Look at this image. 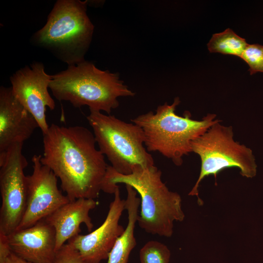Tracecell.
<instances>
[{
	"instance_id": "6da1fadb",
	"label": "cell",
	"mask_w": 263,
	"mask_h": 263,
	"mask_svg": "<svg viewBox=\"0 0 263 263\" xmlns=\"http://www.w3.org/2000/svg\"><path fill=\"white\" fill-rule=\"evenodd\" d=\"M43 135L41 163L59 179L70 201L97 198L108 165L96 149L94 133L83 126L52 123Z\"/></svg>"
},
{
	"instance_id": "7a4b0ae2",
	"label": "cell",
	"mask_w": 263,
	"mask_h": 263,
	"mask_svg": "<svg viewBox=\"0 0 263 263\" xmlns=\"http://www.w3.org/2000/svg\"><path fill=\"white\" fill-rule=\"evenodd\" d=\"M161 175L155 165L146 168L137 166L129 175L120 174L108 165L102 191L114 194L119 183L132 187L140 196L139 226L149 234L170 237L174 222H182L185 214L180 195L168 189Z\"/></svg>"
},
{
	"instance_id": "3957f363",
	"label": "cell",
	"mask_w": 263,
	"mask_h": 263,
	"mask_svg": "<svg viewBox=\"0 0 263 263\" xmlns=\"http://www.w3.org/2000/svg\"><path fill=\"white\" fill-rule=\"evenodd\" d=\"M49 84L54 96L69 101L75 108L88 106L90 111L110 114L119 105L118 98L135 94L124 84L118 73L102 71L84 60L55 75Z\"/></svg>"
},
{
	"instance_id": "277c9868",
	"label": "cell",
	"mask_w": 263,
	"mask_h": 263,
	"mask_svg": "<svg viewBox=\"0 0 263 263\" xmlns=\"http://www.w3.org/2000/svg\"><path fill=\"white\" fill-rule=\"evenodd\" d=\"M88 0H57L45 24L30 39L68 65L77 64L91 43L94 26L87 14Z\"/></svg>"
},
{
	"instance_id": "5b68a950",
	"label": "cell",
	"mask_w": 263,
	"mask_h": 263,
	"mask_svg": "<svg viewBox=\"0 0 263 263\" xmlns=\"http://www.w3.org/2000/svg\"><path fill=\"white\" fill-rule=\"evenodd\" d=\"M180 103L176 97L172 104L159 106L155 113L149 111L131 119L144 131L147 151L159 152L177 166L183 164L184 155L192 152V142L221 121L214 114H208L201 120L191 119L188 111L179 116L175 109Z\"/></svg>"
},
{
	"instance_id": "8992f818",
	"label": "cell",
	"mask_w": 263,
	"mask_h": 263,
	"mask_svg": "<svg viewBox=\"0 0 263 263\" xmlns=\"http://www.w3.org/2000/svg\"><path fill=\"white\" fill-rule=\"evenodd\" d=\"M90 111L87 119L99 150L117 172L129 175L137 166L146 168L154 166L153 157L143 146L145 136L140 127L114 115Z\"/></svg>"
},
{
	"instance_id": "52a82bcc",
	"label": "cell",
	"mask_w": 263,
	"mask_h": 263,
	"mask_svg": "<svg viewBox=\"0 0 263 263\" xmlns=\"http://www.w3.org/2000/svg\"><path fill=\"white\" fill-rule=\"evenodd\" d=\"M221 121L191 143L192 152L199 156L201 165L198 179L188 195L196 196L199 204H202L203 201L199 197L198 188L205 177L212 175L216 179L221 171L232 167L239 168L241 175L247 178H252L256 173L251 150L235 141L232 127L223 126Z\"/></svg>"
},
{
	"instance_id": "ba28073f",
	"label": "cell",
	"mask_w": 263,
	"mask_h": 263,
	"mask_svg": "<svg viewBox=\"0 0 263 263\" xmlns=\"http://www.w3.org/2000/svg\"><path fill=\"white\" fill-rule=\"evenodd\" d=\"M22 143H17L0 153V232L8 235L16 231L27 204L28 165L22 153Z\"/></svg>"
},
{
	"instance_id": "9c48e42d",
	"label": "cell",
	"mask_w": 263,
	"mask_h": 263,
	"mask_svg": "<svg viewBox=\"0 0 263 263\" xmlns=\"http://www.w3.org/2000/svg\"><path fill=\"white\" fill-rule=\"evenodd\" d=\"M41 156L34 155L32 158L33 172L27 176L26 207L17 230L36 225L70 201L58 188L57 177L41 163Z\"/></svg>"
},
{
	"instance_id": "30bf717a",
	"label": "cell",
	"mask_w": 263,
	"mask_h": 263,
	"mask_svg": "<svg viewBox=\"0 0 263 263\" xmlns=\"http://www.w3.org/2000/svg\"><path fill=\"white\" fill-rule=\"evenodd\" d=\"M52 78L45 72L43 64L38 61L19 69L10 77L15 96L36 119L43 134L49 128L47 108L53 110L56 106L48 91Z\"/></svg>"
},
{
	"instance_id": "8fae6325",
	"label": "cell",
	"mask_w": 263,
	"mask_h": 263,
	"mask_svg": "<svg viewBox=\"0 0 263 263\" xmlns=\"http://www.w3.org/2000/svg\"><path fill=\"white\" fill-rule=\"evenodd\" d=\"M113 194V200L102 225L86 235L78 234L68 242L77 250L86 263H100L108 259L115 242L124 231L119 222L126 209V201L121 198L119 187Z\"/></svg>"
},
{
	"instance_id": "7c38bea8",
	"label": "cell",
	"mask_w": 263,
	"mask_h": 263,
	"mask_svg": "<svg viewBox=\"0 0 263 263\" xmlns=\"http://www.w3.org/2000/svg\"><path fill=\"white\" fill-rule=\"evenodd\" d=\"M39 128L34 117L15 96L11 87H0V153L27 140Z\"/></svg>"
},
{
	"instance_id": "4fadbf2b",
	"label": "cell",
	"mask_w": 263,
	"mask_h": 263,
	"mask_svg": "<svg viewBox=\"0 0 263 263\" xmlns=\"http://www.w3.org/2000/svg\"><path fill=\"white\" fill-rule=\"evenodd\" d=\"M7 236L12 251L19 257L33 263H54L56 232L44 219Z\"/></svg>"
},
{
	"instance_id": "5bb4252c",
	"label": "cell",
	"mask_w": 263,
	"mask_h": 263,
	"mask_svg": "<svg viewBox=\"0 0 263 263\" xmlns=\"http://www.w3.org/2000/svg\"><path fill=\"white\" fill-rule=\"evenodd\" d=\"M97 205L98 202L92 199L70 201L44 219L55 229L56 252L66 241L80 234L82 224H85L88 231H92L94 224L89 213Z\"/></svg>"
},
{
	"instance_id": "9a60e30c",
	"label": "cell",
	"mask_w": 263,
	"mask_h": 263,
	"mask_svg": "<svg viewBox=\"0 0 263 263\" xmlns=\"http://www.w3.org/2000/svg\"><path fill=\"white\" fill-rule=\"evenodd\" d=\"M125 185L127 192L125 209L128 212V224L122 234L115 242L107 263H128L130 253L136 245L134 232L139 215L140 199L132 187Z\"/></svg>"
},
{
	"instance_id": "2e32d148",
	"label": "cell",
	"mask_w": 263,
	"mask_h": 263,
	"mask_svg": "<svg viewBox=\"0 0 263 263\" xmlns=\"http://www.w3.org/2000/svg\"><path fill=\"white\" fill-rule=\"evenodd\" d=\"M245 39L235 34L231 29L214 34L207 46L211 53H219L241 56L247 46Z\"/></svg>"
},
{
	"instance_id": "e0dca14e",
	"label": "cell",
	"mask_w": 263,
	"mask_h": 263,
	"mask_svg": "<svg viewBox=\"0 0 263 263\" xmlns=\"http://www.w3.org/2000/svg\"><path fill=\"white\" fill-rule=\"evenodd\" d=\"M170 251L165 244L157 241H149L139 251L140 263H169Z\"/></svg>"
},
{
	"instance_id": "ac0fdd59",
	"label": "cell",
	"mask_w": 263,
	"mask_h": 263,
	"mask_svg": "<svg viewBox=\"0 0 263 263\" xmlns=\"http://www.w3.org/2000/svg\"><path fill=\"white\" fill-rule=\"evenodd\" d=\"M241 58L248 65L251 75L257 72L263 73V46L258 44H248Z\"/></svg>"
},
{
	"instance_id": "d6986e66",
	"label": "cell",
	"mask_w": 263,
	"mask_h": 263,
	"mask_svg": "<svg viewBox=\"0 0 263 263\" xmlns=\"http://www.w3.org/2000/svg\"><path fill=\"white\" fill-rule=\"evenodd\" d=\"M54 263H86L70 244H64L56 252Z\"/></svg>"
},
{
	"instance_id": "ffe728a7",
	"label": "cell",
	"mask_w": 263,
	"mask_h": 263,
	"mask_svg": "<svg viewBox=\"0 0 263 263\" xmlns=\"http://www.w3.org/2000/svg\"><path fill=\"white\" fill-rule=\"evenodd\" d=\"M12 252L8 236L0 232V263H2Z\"/></svg>"
},
{
	"instance_id": "44dd1931",
	"label": "cell",
	"mask_w": 263,
	"mask_h": 263,
	"mask_svg": "<svg viewBox=\"0 0 263 263\" xmlns=\"http://www.w3.org/2000/svg\"><path fill=\"white\" fill-rule=\"evenodd\" d=\"M1 263H33L19 257L12 252Z\"/></svg>"
}]
</instances>
